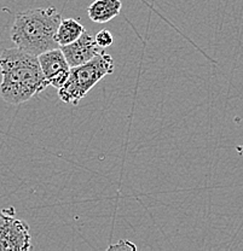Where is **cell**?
Returning <instances> with one entry per match:
<instances>
[{
    "label": "cell",
    "instance_id": "6da1fadb",
    "mask_svg": "<svg viewBox=\"0 0 243 251\" xmlns=\"http://www.w3.org/2000/svg\"><path fill=\"white\" fill-rule=\"evenodd\" d=\"M0 96L12 105L26 103L49 87L38 57L18 47L0 53Z\"/></svg>",
    "mask_w": 243,
    "mask_h": 251
},
{
    "label": "cell",
    "instance_id": "7a4b0ae2",
    "mask_svg": "<svg viewBox=\"0 0 243 251\" xmlns=\"http://www.w3.org/2000/svg\"><path fill=\"white\" fill-rule=\"evenodd\" d=\"M61 21L54 6L21 11L15 17L10 36L18 49L38 57L59 47L54 38Z\"/></svg>",
    "mask_w": 243,
    "mask_h": 251
},
{
    "label": "cell",
    "instance_id": "3957f363",
    "mask_svg": "<svg viewBox=\"0 0 243 251\" xmlns=\"http://www.w3.org/2000/svg\"><path fill=\"white\" fill-rule=\"evenodd\" d=\"M114 68L113 57L104 51L91 61L70 68L69 76L58 90L59 99L64 103L77 105L102 78L113 74Z\"/></svg>",
    "mask_w": 243,
    "mask_h": 251
},
{
    "label": "cell",
    "instance_id": "277c9868",
    "mask_svg": "<svg viewBox=\"0 0 243 251\" xmlns=\"http://www.w3.org/2000/svg\"><path fill=\"white\" fill-rule=\"evenodd\" d=\"M32 249L29 227L15 218L14 209L0 210V251H26Z\"/></svg>",
    "mask_w": 243,
    "mask_h": 251
},
{
    "label": "cell",
    "instance_id": "5b68a950",
    "mask_svg": "<svg viewBox=\"0 0 243 251\" xmlns=\"http://www.w3.org/2000/svg\"><path fill=\"white\" fill-rule=\"evenodd\" d=\"M38 59L46 82L49 86L59 90L67 81L70 72V65L68 64L62 50L59 47L50 50L39 54Z\"/></svg>",
    "mask_w": 243,
    "mask_h": 251
},
{
    "label": "cell",
    "instance_id": "8992f818",
    "mask_svg": "<svg viewBox=\"0 0 243 251\" xmlns=\"http://www.w3.org/2000/svg\"><path fill=\"white\" fill-rule=\"evenodd\" d=\"M59 49L63 52L65 59L70 68L78 67L83 63L91 61L95 58L97 54L102 52L101 47L97 45L95 38L91 36L87 31H83L74 43L68 44V45L59 46Z\"/></svg>",
    "mask_w": 243,
    "mask_h": 251
},
{
    "label": "cell",
    "instance_id": "52a82bcc",
    "mask_svg": "<svg viewBox=\"0 0 243 251\" xmlns=\"http://www.w3.org/2000/svg\"><path fill=\"white\" fill-rule=\"evenodd\" d=\"M120 0H95L87 7V15L96 23H107L116 17L121 11Z\"/></svg>",
    "mask_w": 243,
    "mask_h": 251
},
{
    "label": "cell",
    "instance_id": "ba28073f",
    "mask_svg": "<svg viewBox=\"0 0 243 251\" xmlns=\"http://www.w3.org/2000/svg\"><path fill=\"white\" fill-rule=\"evenodd\" d=\"M85 31L82 25H80L74 18H62L61 23L58 25V29L56 33V41L58 46H64L68 44H72L80 38L81 34Z\"/></svg>",
    "mask_w": 243,
    "mask_h": 251
},
{
    "label": "cell",
    "instance_id": "9c48e42d",
    "mask_svg": "<svg viewBox=\"0 0 243 251\" xmlns=\"http://www.w3.org/2000/svg\"><path fill=\"white\" fill-rule=\"evenodd\" d=\"M95 40L101 49H107V47L113 45V43H114L113 35H111L110 31L107 30V29L98 31L97 35L95 36Z\"/></svg>",
    "mask_w": 243,
    "mask_h": 251
},
{
    "label": "cell",
    "instance_id": "30bf717a",
    "mask_svg": "<svg viewBox=\"0 0 243 251\" xmlns=\"http://www.w3.org/2000/svg\"><path fill=\"white\" fill-rule=\"evenodd\" d=\"M108 250H137V247H135L133 243L129 242V240H120L116 244L110 245L108 248Z\"/></svg>",
    "mask_w": 243,
    "mask_h": 251
}]
</instances>
